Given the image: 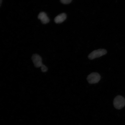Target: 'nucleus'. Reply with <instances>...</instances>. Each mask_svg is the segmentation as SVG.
Listing matches in <instances>:
<instances>
[{"label": "nucleus", "instance_id": "1", "mask_svg": "<svg viewBox=\"0 0 125 125\" xmlns=\"http://www.w3.org/2000/svg\"><path fill=\"white\" fill-rule=\"evenodd\" d=\"M113 104L115 108L118 109H121L125 105V99L122 96L118 95L114 99Z\"/></svg>", "mask_w": 125, "mask_h": 125}, {"label": "nucleus", "instance_id": "2", "mask_svg": "<svg viewBox=\"0 0 125 125\" xmlns=\"http://www.w3.org/2000/svg\"><path fill=\"white\" fill-rule=\"evenodd\" d=\"M107 51L104 49H99L93 51L89 54L88 58L90 60L100 57L107 54Z\"/></svg>", "mask_w": 125, "mask_h": 125}, {"label": "nucleus", "instance_id": "7", "mask_svg": "<svg viewBox=\"0 0 125 125\" xmlns=\"http://www.w3.org/2000/svg\"><path fill=\"white\" fill-rule=\"evenodd\" d=\"M61 2L64 4H68L71 2L72 0H60Z\"/></svg>", "mask_w": 125, "mask_h": 125}, {"label": "nucleus", "instance_id": "4", "mask_svg": "<svg viewBox=\"0 0 125 125\" xmlns=\"http://www.w3.org/2000/svg\"><path fill=\"white\" fill-rule=\"evenodd\" d=\"M32 58L34 65L36 68L41 67L43 65L42 58L39 55L37 54H33L32 56Z\"/></svg>", "mask_w": 125, "mask_h": 125}, {"label": "nucleus", "instance_id": "6", "mask_svg": "<svg viewBox=\"0 0 125 125\" xmlns=\"http://www.w3.org/2000/svg\"><path fill=\"white\" fill-rule=\"evenodd\" d=\"M67 15L65 13H62L57 15L54 19V21L56 23H62L66 19Z\"/></svg>", "mask_w": 125, "mask_h": 125}, {"label": "nucleus", "instance_id": "8", "mask_svg": "<svg viewBox=\"0 0 125 125\" xmlns=\"http://www.w3.org/2000/svg\"><path fill=\"white\" fill-rule=\"evenodd\" d=\"M41 69L42 72H46L47 71L48 68L44 65L43 64L41 67Z\"/></svg>", "mask_w": 125, "mask_h": 125}, {"label": "nucleus", "instance_id": "9", "mask_svg": "<svg viewBox=\"0 0 125 125\" xmlns=\"http://www.w3.org/2000/svg\"><path fill=\"white\" fill-rule=\"evenodd\" d=\"M2 0H0V7L1 3H2Z\"/></svg>", "mask_w": 125, "mask_h": 125}, {"label": "nucleus", "instance_id": "3", "mask_svg": "<svg viewBox=\"0 0 125 125\" xmlns=\"http://www.w3.org/2000/svg\"><path fill=\"white\" fill-rule=\"evenodd\" d=\"M101 76L98 73H93L89 75L87 80L89 83L95 84L97 83L101 79Z\"/></svg>", "mask_w": 125, "mask_h": 125}, {"label": "nucleus", "instance_id": "5", "mask_svg": "<svg viewBox=\"0 0 125 125\" xmlns=\"http://www.w3.org/2000/svg\"><path fill=\"white\" fill-rule=\"evenodd\" d=\"M38 18L44 24H46L50 21V20L46 14L44 12H41L39 13Z\"/></svg>", "mask_w": 125, "mask_h": 125}]
</instances>
